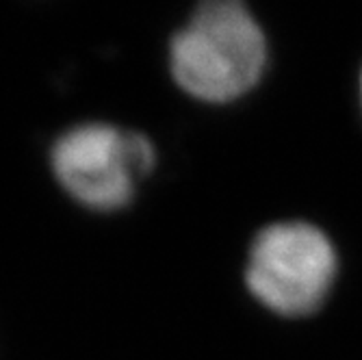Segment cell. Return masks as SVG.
Listing matches in <instances>:
<instances>
[{
  "instance_id": "6da1fadb",
  "label": "cell",
  "mask_w": 362,
  "mask_h": 360,
  "mask_svg": "<svg viewBox=\"0 0 362 360\" xmlns=\"http://www.w3.org/2000/svg\"><path fill=\"white\" fill-rule=\"evenodd\" d=\"M265 63V35L235 0L200 5L170 44L174 81L204 103L237 100L258 83Z\"/></svg>"
},
{
  "instance_id": "7a4b0ae2",
  "label": "cell",
  "mask_w": 362,
  "mask_h": 360,
  "mask_svg": "<svg viewBox=\"0 0 362 360\" xmlns=\"http://www.w3.org/2000/svg\"><path fill=\"white\" fill-rule=\"evenodd\" d=\"M156 163L152 141L105 122L78 124L54 141L50 168L72 198L91 211H119Z\"/></svg>"
},
{
  "instance_id": "3957f363",
  "label": "cell",
  "mask_w": 362,
  "mask_h": 360,
  "mask_svg": "<svg viewBox=\"0 0 362 360\" xmlns=\"http://www.w3.org/2000/svg\"><path fill=\"white\" fill-rule=\"evenodd\" d=\"M334 278L337 252L313 223H272L256 235L250 248L245 282L252 296L278 315L315 313Z\"/></svg>"
},
{
  "instance_id": "277c9868",
  "label": "cell",
  "mask_w": 362,
  "mask_h": 360,
  "mask_svg": "<svg viewBox=\"0 0 362 360\" xmlns=\"http://www.w3.org/2000/svg\"><path fill=\"white\" fill-rule=\"evenodd\" d=\"M360 93H362V79H360Z\"/></svg>"
}]
</instances>
